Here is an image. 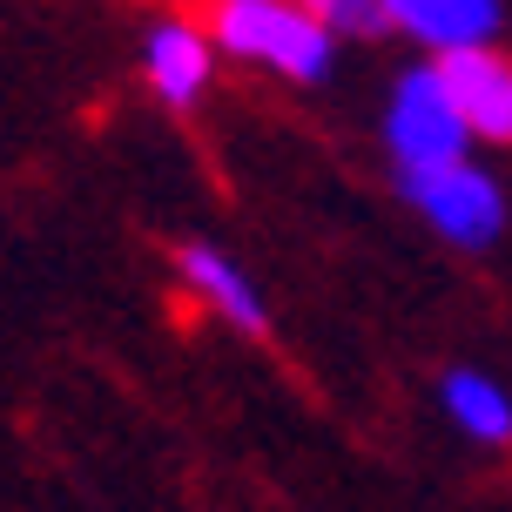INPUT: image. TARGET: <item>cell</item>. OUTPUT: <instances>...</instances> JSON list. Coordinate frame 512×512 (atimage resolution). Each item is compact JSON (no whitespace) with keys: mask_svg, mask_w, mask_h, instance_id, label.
Instances as JSON below:
<instances>
[{"mask_svg":"<svg viewBox=\"0 0 512 512\" xmlns=\"http://www.w3.org/2000/svg\"><path fill=\"white\" fill-rule=\"evenodd\" d=\"M176 283L196 297V304H209L223 324H236L243 337H263L270 331V304H263V290H256V277L236 263L230 250H216V243H203V236H189V243H176Z\"/></svg>","mask_w":512,"mask_h":512,"instance_id":"5","label":"cell"},{"mask_svg":"<svg viewBox=\"0 0 512 512\" xmlns=\"http://www.w3.org/2000/svg\"><path fill=\"white\" fill-rule=\"evenodd\" d=\"M297 7H304L331 41H371V34H391V27H384V0H297Z\"/></svg>","mask_w":512,"mask_h":512,"instance_id":"9","label":"cell"},{"mask_svg":"<svg viewBox=\"0 0 512 512\" xmlns=\"http://www.w3.org/2000/svg\"><path fill=\"white\" fill-rule=\"evenodd\" d=\"M203 34H209L216 54H236L250 68H270V75L297 81V88H317L337 68V41L310 21L297 0H209Z\"/></svg>","mask_w":512,"mask_h":512,"instance_id":"1","label":"cell"},{"mask_svg":"<svg viewBox=\"0 0 512 512\" xmlns=\"http://www.w3.org/2000/svg\"><path fill=\"white\" fill-rule=\"evenodd\" d=\"M398 189L452 250H492L499 230H506V189L479 162H445V169H425V176H398Z\"/></svg>","mask_w":512,"mask_h":512,"instance_id":"3","label":"cell"},{"mask_svg":"<svg viewBox=\"0 0 512 512\" xmlns=\"http://www.w3.org/2000/svg\"><path fill=\"white\" fill-rule=\"evenodd\" d=\"M384 27H398L405 41L445 61V54L492 48L506 27V7L499 0H384Z\"/></svg>","mask_w":512,"mask_h":512,"instance_id":"7","label":"cell"},{"mask_svg":"<svg viewBox=\"0 0 512 512\" xmlns=\"http://www.w3.org/2000/svg\"><path fill=\"white\" fill-rule=\"evenodd\" d=\"M384 149L398 162V176H425L445 162H472V135H465L459 108L445 95L432 61H418L391 81V102H384Z\"/></svg>","mask_w":512,"mask_h":512,"instance_id":"2","label":"cell"},{"mask_svg":"<svg viewBox=\"0 0 512 512\" xmlns=\"http://www.w3.org/2000/svg\"><path fill=\"white\" fill-rule=\"evenodd\" d=\"M216 61H223V54L209 48L203 21H182V14H169V21H155L149 34H142V81H149L155 102L176 108V115L203 108L209 81H216Z\"/></svg>","mask_w":512,"mask_h":512,"instance_id":"4","label":"cell"},{"mask_svg":"<svg viewBox=\"0 0 512 512\" xmlns=\"http://www.w3.org/2000/svg\"><path fill=\"white\" fill-rule=\"evenodd\" d=\"M445 95L459 108V122L472 142H512V61L499 48H472V54H445L432 61Z\"/></svg>","mask_w":512,"mask_h":512,"instance_id":"6","label":"cell"},{"mask_svg":"<svg viewBox=\"0 0 512 512\" xmlns=\"http://www.w3.org/2000/svg\"><path fill=\"white\" fill-rule=\"evenodd\" d=\"M438 405H445V418H452L465 438H479V445H506L512 438V398L499 391V378L472 371V364H459V371L438 378Z\"/></svg>","mask_w":512,"mask_h":512,"instance_id":"8","label":"cell"}]
</instances>
